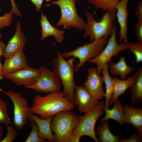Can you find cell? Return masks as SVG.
Listing matches in <instances>:
<instances>
[{"label": "cell", "mask_w": 142, "mask_h": 142, "mask_svg": "<svg viewBox=\"0 0 142 142\" xmlns=\"http://www.w3.org/2000/svg\"><path fill=\"white\" fill-rule=\"evenodd\" d=\"M74 106V104L61 92L48 93L44 96L36 95L30 110L31 113L45 119L52 117L63 111L71 110Z\"/></svg>", "instance_id": "6da1fadb"}, {"label": "cell", "mask_w": 142, "mask_h": 142, "mask_svg": "<svg viewBox=\"0 0 142 142\" xmlns=\"http://www.w3.org/2000/svg\"><path fill=\"white\" fill-rule=\"evenodd\" d=\"M57 55L53 61V70L60 80L63 86L64 95L75 105L74 94L76 85L74 78V62L75 58L71 57L65 60L57 50Z\"/></svg>", "instance_id": "7a4b0ae2"}, {"label": "cell", "mask_w": 142, "mask_h": 142, "mask_svg": "<svg viewBox=\"0 0 142 142\" xmlns=\"http://www.w3.org/2000/svg\"><path fill=\"white\" fill-rule=\"evenodd\" d=\"M87 19L84 38L88 36L91 42L103 37L108 38L111 35L115 20L116 10L106 12L100 21H96L93 14L89 11L85 13Z\"/></svg>", "instance_id": "3957f363"}, {"label": "cell", "mask_w": 142, "mask_h": 142, "mask_svg": "<svg viewBox=\"0 0 142 142\" xmlns=\"http://www.w3.org/2000/svg\"><path fill=\"white\" fill-rule=\"evenodd\" d=\"M79 120V115L69 110L62 111L52 117L51 128L55 142H66Z\"/></svg>", "instance_id": "277c9868"}, {"label": "cell", "mask_w": 142, "mask_h": 142, "mask_svg": "<svg viewBox=\"0 0 142 142\" xmlns=\"http://www.w3.org/2000/svg\"><path fill=\"white\" fill-rule=\"evenodd\" d=\"M76 2L77 0H58L52 1L51 3L46 4L48 7L55 4L60 8L61 17L56 24V27L62 26L67 30L73 28L80 31H85L86 24L77 14L75 6Z\"/></svg>", "instance_id": "5b68a950"}, {"label": "cell", "mask_w": 142, "mask_h": 142, "mask_svg": "<svg viewBox=\"0 0 142 142\" xmlns=\"http://www.w3.org/2000/svg\"><path fill=\"white\" fill-rule=\"evenodd\" d=\"M108 38L103 37L90 43L85 44L73 50L64 52L61 55L64 58L73 57L78 59L79 62L74 69V71L77 72L87 62L100 54L108 42Z\"/></svg>", "instance_id": "8992f818"}, {"label": "cell", "mask_w": 142, "mask_h": 142, "mask_svg": "<svg viewBox=\"0 0 142 142\" xmlns=\"http://www.w3.org/2000/svg\"><path fill=\"white\" fill-rule=\"evenodd\" d=\"M105 101L102 100L92 109L82 116L79 115V120L72 134L82 137L87 136L96 142H98L95 132L96 123L99 118L105 111Z\"/></svg>", "instance_id": "52a82bcc"}, {"label": "cell", "mask_w": 142, "mask_h": 142, "mask_svg": "<svg viewBox=\"0 0 142 142\" xmlns=\"http://www.w3.org/2000/svg\"><path fill=\"white\" fill-rule=\"evenodd\" d=\"M129 42H123L118 43L116 27L115 26L108 43L101 53L97 57L88 62L96 65L97 73L100 74L104 66L110 62L113 57H118L120 52L129 49Z\"/></svg>", "instance_id": "ba28073f"}, {"label": "cell", "mask_w": 142, "mask_h": 142, "mask_svg": "<svg viewBox=\"0 0 142 142\" xmlns=\"http://www.w3.org/2000/svg\"><path fill=\"white\" fill-rule=\"evenodd\" d=\"M4 93L13 103V126L17 130H21L27 124L31 113L28 100L18 92L9 90Z\"/></svg>", "instance_id": "9c48e42d"}, {"label": "cell", "mask_w": 142, "mask_h": 142, "mask_svg": "<svg viewBox=\"0 0 142 142\" xmlns=\"http://www.w3.org/2000/svg\"><path fill=\"white\" fill-rule=\"evenodd\" d=\"M39 68L40 72L39 76L34 84L25 88L42 93L61 92L62 83L55 73L44 66Z\"/></svg>", "instance_id": "30bf717a"}, {"label": "cell", "mask_w": 142, "mask_h": 142, "mask_svg": "<svg viewBox=\"0 0 142 142\" xmlns=\"http://www.w3.org/2000/svg\"><path fill=\"white\" fill-rule=\"evenodd\" d=\"M40 74L39 68L35 69L28 66L7 74L3 76V78L10 80L17 86L23 85L26 88L34 84Z\"/></svg>", "instance_id": "8fae6325"}, {"label": "cell", "mask_w": 142, "mask_h": 142, "mask_svg": "<svg viewBox=\"0 0 142 142\" xmlns=\"http://www.w3.org/2000/svg\"><path fill=\"white\" fill-rule=\"evenodd\" d=\"M87 72V78L83 83V86L95 98L101 100L105 97L102 76L98 73L96 68H90Z\"/></svg>", "instance_id": "7c38bea8"}, {"label": "cell", "mask_w": 142, "mask_h": 142, "mask_svg": "<svg viewBox=\"0 0 142 142\" xmlns=\"http://www.w3.org/2000/svg\"><path fill=\"white\" fill-rule=\"evenodd\" d=\"M75 105L80 113H88L100 102L95 98L83 86L76 85L74 94Z\"/></svg>", "instance_id": "4fadbf2b"}, {"label": "cell", "mask_w": 142, "mask_h": 142, "mask_svg": "<svg viewBox=\"0 0 142 142\" xmlns=\"http://www.w3.org/2000/svg\"><path fill=\"white\" fill-rule=\"evenodd\" d=\"M26 42L25 35L22 30L21 23L18 21L16 24L15 32L5 47L2 56L5 59L12 56L21 49H23Z\"/></svg>", "instance_id": "5bb4252c"}, {"label": "cell", "mask_w": 142, "mask_h": 142, "mask_svg": "<svg viewBox=\"0 0 142 142\" xmlns=\"http://www.w3.org/2000/svg\"><path fill=\"white\" fill-rule=\"evenodd\" d=\"M129 0L119 1L115 7V9L117 10L116 15L120 27L118 44L123 42H128L127 21L129 13L127 9V5Z\"/></svg>", "instance_id": "9a60e30c"}, {"label": "cell", "mask_w": 142, "mask_h": 142, "mask_svg": "<svg viewBox=\"0 0 142 142\" xmlns=\"http://www.w3.org/2000/svg\"><path fill=\"white\" fill-rule=\"evenodd\" d=\"M28 66L26 57L22 49L12 56L5 59L2 65L3 76Z\"/></svg>", "instance_id": "2e32d148"}, {"label": "cell", "mask_w": 142, "mask_h": 142, "mask_svg": "<svg viewBox=\"0 0 142 142\" xmlns=\"http://www.w3.org/2000/svg\"><path fill=\"white\" fill-rule=\"evenodd\" d=\"M52 117L43 119L31 113L28 120L31 121H33L37 124L39 135L40 138L47 140L49 142H55L54 135L51 128Z\"/></svg>", "instance_id": "e0dca14e"}, {"label": "cell", "mask_w": 142, "mask_h": 142, "mask_svg": "<svg viewBox=\"0 0 142 142\" xmlns=\"http://www.w3.org/2000/svg\"><path fill=\"white\" fill-rule=\"evenodd\" d=\"M125 122L131 125L137 131L142 133V109L134 108L126 104L124 107Z\"/></svg>", "instance_id": "ac0fdd59"}, {"label": "cell", "mask_w": 142, "mask_h": 142, "mask_svg": "<svg viewBox=\"0 0 142 142\" xmlns=\"http://www.w3.org/2000/svg\"><path fill=\"white\" fill-rule=\"evenodd\" d=\"M42 30V36L40 38L41 40L49 36H54L55 40L61 43L64 38V35L65 31L59 30L53 26L50 23L47 16L41 12L40 21Z\"/></svg>", "instance_id": "d6986e66"}, {"label": "cell", "mask_w": 142, "mask_h": 142, "mask_svg": "<svg viewBox=\"0 0 142 142\" xmlns=\"http://www.w3.org/2000/svg\"><path fill=\"white\" fill-rule=\"evenodd\" d=\"M133 82L131 89V103L132 104L142 102V67H140L132 77Z\"/></svg>", "instance_id": "ffe728a7"}, {"label": "cell", "mask_w": 142, "mask_h": 142, "mask_svg": "<svg viewBox=\"0 0 142 142\" xmlns=\"http://www.w3.org/2000/svg\"><path fill=\"white\" fill-rule=\"evenodd\" d=\"M113 103L114 105L112 109H109V108L104 107L105 115L100 119V121L111 119L116 121L120 125L122 126L125 123L124 107L119 99Z\"/></svg>", "instance_id": "44dd1931"}, {"label": "cell", "mask_w": 142, "mask_h": 142, "mask_svg": "<svg viewBox=\"0 0 142 142\" xmlns=\"http://www.w3.org/2000/svg\"><path fill=\"white\" fill-rule=\"evenodd\" d=\"M109 70L111 74L119 75L122 79H126L128 75L132 71V68L127 64L124 55L121 57L118 62L109 63Z\"/></svg>", "instance_id": "7402d4cb"}, {"label": "cell", "mask_w": 142, "mask_h": 142, "mask_svg": "<svg viewBox=\"0 0 142 142\" xmlns=\"http://www.w3.org/2000/svg\"><path fill=\"white\" fill-rule=\"evenodd\" d=\"M108 120L100 121L95 134L98 136L99 142H119L120 137L119 135H115L111 132L108 126Z\"/></svg>", "instance_id": "603a6c76"}, {"label": "cell", "mask_w": 142, "mask_h": 142, "mask_svg": "<svg viewBox=\"0 0 142 142\" xmlns=\"http://www.w3.org/2000/svg\"><path fill=\"white\" fill-rule=\"evenodd\" d=\"M113 79L114 88L110 102V105L118 99L119 96L124 94L128 89L131 87L133 82L132 77L125 80L120 79L117 77L113 78Z\"/></svg>", "instance_id": "cb8c5ba5"}, {"label": "cell", "mask_w": 142, "mask_h": 142, "mask_svg": "<svg viewBox=\"0 0 142 142\" xmlns=\"http://www.w3.org/2000/svg\"><path fill=\"white\" fill-rule=\"evenodd\" d=\"M102 72L103 82L105 83V87L104 97L105 101L104 107L108 108L110 105V102L114 90L113 80L109 75L108 64L104 66Z\"/></svg>", "instance_id": "d4e9b609"}, {"label": "cell", "mask_w": 142, "mask_h": 142, "mask_svg": "<svg viewBox=\"0 0 142 142\" xmlns=\"http://www.w3.org/2000/svg\"><path fill=\"white\" fill-rule=\"evenodd\" d=\"M89 3L96 9L103 11L111 12L116 10V6L119 0H87Z\"/></svg>", "instance_id": "484cf974"}, {"label": "cell", "mask_w": 142, "mask_h": 142, "mask_svg": "<svg viewBox=\"0 0 142 142\" xmlns=\"http://www.w3.org/2000/svg\"><path fill=\"white\" fill-rule=\"evenodd\" d=\"M29 125L31 127V130L29 135L24 142H45V140L41 138L39 135L38 127L36 123L34 121H31Z\"/></svg>", "instance_id": "4316f807"}, {"label": "cell", "mask_w": 142, "mask_h": 142, "mask_svg": "<svg viewBox=\"0 0 142 142\" xmlns=\"http://www.w3.org/2000/svg\"><path fill=\"white\" fill-rule=\"evenodd\" d=\"M7 103L0 98V124L6 126L11 123L7 111Z\"/></svg>", "instance_id": "83f0119b"}, {"label": "cell", "mask_w": 142, "mask_h": 142, "mask_svg": "<svg viewBox=\"0 0 142 142\" xmlns=\"http://www.w3.org/2000/svg\"><path fill=\"white\" fill-rule=\"evenodd\" d=\"M129 50L134 54L136 63L142 61V43L139 42H129Z\"/></svg>", "instance_id": "f1b7e54d"}, {"label": "cell", "mask_w": 142, "mask_h": 142, "mask_svg": "<svg viewBox=\"0 0 142 142\" xmlns=\"http://www.w3.org/2000/svg\"><path fill=\"white\" fill-rule=\"evenodd\" d=\"M6 126L7 131L6 135L0 142H12L17 139V130L14 126L10 124Z\"/></svg>", "instance_id": "f546056e"}, {"label": "cell", "mask_w": 142, "mask_h": 142, "mask_svg": "<svg viewBox=\"0 0 142 142\" xmlns=\"http://www.w3.org/2000/svg\"><path fill=\"white\" fill-rule=\"evenodd\" d=\"M13 17V14L11 12L9 13H6L3 16H0V30L6 27L9 26L11 24Z\"/></svg>", "instance_id": "4dcf8cb0"}, {"label": "cell", "mask_w": 142, "mask_h": 142, "mask_svg": "<svg viewBox=\"0 0 142 142\" xmlns=\"http://www.w3.org/2000/svg\"><path fill=\"white\" fill-rule=\"evenodd\" d=\"M135 31V36L138 41L142 43V19H137Z\"/></svg>", "instance_id": "1f68e13d"}, {"label": "cell", "mask_w": 142, "mask_h": 142, "mask_svg": "<svg viewBox=\"0 0 142 142\" xmlns=\"http://www.w3.org/2000/svg\"><path fill=\"white\" fill-rule=\"evenodd\" d=\"M142 139V133L137 131V133L132 134L128 138H120V142H141Z\"/></svg>", "instance_id": "d6a6232c"}, {"label": "cell", "mask_w": 142, "mask_h": 142, "mask_svg": "<svg viewBox=\"0 0 142 142\" xmlns=\"http://www.w3.org/2000/svg\"><path fill=\"white\" fill-rule=\"evenodd\" d=\"M135 13L137 19H142V2L138 1L137 3V6Z\"/></svg>", "instance_id": "836d02e7"}, {"label": "cell", "mask_w": 142, "mask_h": 142, "mask_svg": "<svg viewBox=\"0 0 142 142\" xmlns=\"http://www.w3.org/2000/svg\"><path fill=\"white\" fill-rule=\"evenodd\" d=\"M10 1L12 6V9L11 12L17 16L22 17L23 15L19 11L14 0H10Z\"/></svg>", "instance_id": "e575fe53"}, {"label": "cell", "mask_w": 142, "mask_h": 142, "mask_svg": "<svg viewBox=\"0 0 142 142\" xmlns=\"http://www.w3.org/2000/svg\"><path fill=\"white\" fill-rule=\"evenodd\" d=\"M44 0H31L32 3L36 6L37 12H39L41 9Z\"/></svg>", "instance_id": "d590c367"}, {"label": "cell", "mask_w": 142, "mask_h": 142, "mask_svg": "<svg viewBox=\"0 0 142 142\" xmlns=\"http://www.w3.org/2000/svg\"><path fill=\"white\" fill-rule=\"evenodd\" d=\"M81 137L78 135L72 134L69 137L66 142H79Z\"/></svg>", "instance_id": "8d00e7d4"}, {"label": "cell", "mask_w": 142, "mask_h": 142, "mask_svg": "<svg viewBox=\"0 0 142 142\" xmlns=\"http://www.w3.org/2000/svg\"><path fill=\"white\" fill-rule=\"evenodd\" d=\"M6 45V44L2 41H0V57L2 55L3 52Z\"/></svg>", "instance_id": "74e56055"}, {"label": "cell", "mask_w": 142, "mask_h": 142, "mask_svg": "<svg viewBox=\"0 0 142 142\" xmlns=\"http://www.w3.org/2000/svg\"><path fill=\"white\" fill-rule=\"evenodd\" d=\"M1 58L0 57V80L3 79V67L1 62Z\"/></svg>", "instance_id": "f35d334b"}, {"label": "cell", "mask_w": 142, "mask_h": 142, "mask_svg": "<svg viewBox=\"0 0 142 142\" xmlns=\"http://www.w3.org/2000/svg\"><path fill=\"white\" fill-rule=\"evenodd\" d=\"M3 131V127L0 124V142L2 139Z\"/></svg>", "instance_id": "ab89813d"}, {"label": "cell", "mask_w": 142, "mask_h": 142, "mask_svg": "<svg viewBox=\"0 0 142 142\" xmlns=\"http://www.w3.org/2000/svg\"><path fill=\"white\" fill-rule=\"evenodd\" d=\"M2 34L0 33V41L1 40V39L2 36Z\"/></svg>", "instance_id": "60d3db41"}, {"label": "cell", "mask_w": 142, "mask_h": 142, "mask_svg": "<svg viewBox=\"0 0 142 142\" xmlns=\"http://www.w3.org/2000/svg\"><path fill=\"white\" fill-rule=\"evenodd\" d=\"M51 0H45L47 2H49Z\"/></svg>", "instance_id": "b9f144b4"}]
</instances>
